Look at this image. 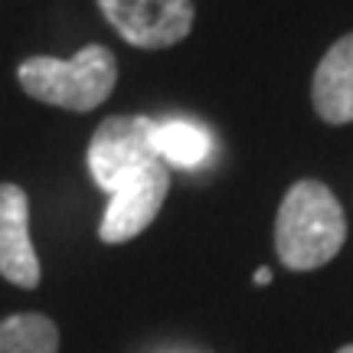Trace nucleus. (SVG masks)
<instances>
[{
  "label": "nucleus",
  "mask_w": 353,
  "mask_h": 353,
  "mask_svg": "<svg viewBox=\"0 0 353 353\" xmlns=\"http://www.w3.org/2000/svg\"><path fill=\"white\" fill-rule=\"evenodd\" d=\"M347 242L341 200L321 180H298L281 196L275 216V252L291 272H314L337 259Z\"/></svg>",
  "instance_id": "f257e3e1"
},
{
  "label": "nucleus",
  "mask_w": 353,
  "mask_h": 353,
  "mask_svg": "<svg viewBox=\"0 0 353 353\" xmlns=\"http://www.w3.org/2000/svg\"><path fill=\"white\" fill-rule=\"evenodd\" d=\"M17 82L33 101L63 112H95L118 85V59L108 46L88 43L72 59L30 56L17 65Z\"/></svg>",
  "instance_id": "f03ea898"
},
{
  "label": "nucleus",
  "mask_w": 353,
  "mask_h": 353,
  "mask_svg": "<svg viewBox=\"0 0 353 353\" xmlns=\"http://www.w3.org/2000/svg\"><path fill=\"white\" fill-rule=\"evenodd\" d=\"M154 118L144 114H112L105 118L88 141L85 164L95 187L112 193L118 183H125L141 167L157 161L154 151Z\"/></svg>",
  "instance_id": "7ed1b4c3"
},
{
  "label": "nucleus",
  "mask_w": 353,
  "mask_h": 353,
  "mask_svg": "<svg viewBox=\"0 0 353 353\" xmlns=\"http://www.w3.org/2000/svg\"><path fill=\"white\" fill-rule=\"evenodd\" d=\"M118 37L138 50H170L193 30V0H95Z\"/></svg>",
  "instance_id": "20e7f679"
},
{
  "label": "nucleus",
  "mask_w": 353,
  "mask_h": 353,
  "mask_svg": "<svg viewBox=\"0 0 353 353\" xmlns=\"http://www.w3.org/2000/svg\"><path fill=\"white\" fill-rule=\"evenodd\" d=\"M167 193H170V170L157 157L108 193V206L99 223V239L108 245L138 239L164 210Z\"/></svg>",
  "instance_id": "39448f33"
},
{
  "label": "nucleus",
  "mask_w": 353,
  "mask_h": 353,
  "mask_svg": "<svg viewBox=\"0 0 353 353\" xmlns=\"http://www.w3.org/2000/svg\"><path fill=\"white\" fill-rule=\"evenodd\" d=\"M0 278L23 291L39 288L43 278L30 236V196L20 183H0Z\"/></svg>",
  "instance_id": "423d86ee"
},
{
  "label": "nucleus",
  "mask_w": 353,
  "mask_h": 353,
  "mask_svg": "<svg viewBox=\"0 0 353 353\" xmlns=\"http://www.w3.org/2000/svg\"><path fill=\"white\" fill-rule=\"evenodd\" d=\"M311 101L321 121L347 125L353 121V33L341 37L314 69Z\"/></svg>",
  "instance_id": "0eeeda50"
},
{
  "label": "nucleus",
  "mask_w": 353,
  "mask_h": 353,
  "mask_svg": "<svg viewBox=\"0 0 353 353\" xmlns=\"http://www.w3.org/2000/svg\"><path fill=\"white\" fill-rule=\"evenodd\" d=\"M154 151L157 157L170 167H183V170H193L200 167L210 151H213V134L206 131L196 121H187V118H170V121H154Z\"/></svg>",
  "instance_id": "6e6552de"
},
{
  "label": "nucleus",
  "mask_w": 353,
  "mask_h": 353,
  "mask_svg": "<svg viewBox=\"0 0 353 353\" xmlns=\"http://www.w3.org/2000/svg\"><path fill=\"white\" fill-rule=\"evenodd\" d=\"M0 353H59V327L39 311L0 321Z\"/></svg>",
  "instance_id": "1a4fd4ad"
},
{
  "label": "nucleus",
  "mask_w": 353,
  "mask_h": 353,
  "mask_svg": "<svg viewBox=\"0 0 353 353\" xmlns=\"http://www.w3.org/2000/svg\"><path fill=\"white\" fill-rule=\"evenodd\" d=\"M268 281H272V272H268V268H259V272H255V285H268Z\"/></svg>",
  "instance_id": "9d476101"
},
{
  "label": "nucleus",
  "mask_w": 353,
  "mask_h": 353,
  "mask_svg": "<svg viewBox=\"0 0 353 353\" xmlns=\"http://www.w3.org/2000/svg\"><path fill=\"white\" fill-rule=\"evenodd\" d=\"M337 353H353V343H347V347H341Z\"/></svg>",
  "instance_id": "9b49d317"
}]
</instances>
